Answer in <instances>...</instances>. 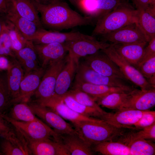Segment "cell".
<instances>
[{"mask_svg":"<svg viewBox=\"0 0 155 155\" xmlns=\"http://www.w3.org/2000/svg\"><path fill=\"white\" fill-rule=\"evenodd\" d=\"M77 66L72 55L68 53L66 63L58 76L54 92L51 98H61L68 91Z\"/></svg>","mask_w":155,"mask_h":155,"instance_id":"e0dca14e","label":"cell"},{"mask_svg":"<svg viewBox=\"0 0 155 155\" xmlns=\"http://www.w3.org/2000/svg\"><path fill=\"white\" fill-rule=\"evenodd\" d=\"M8 22L5 16L0 15V37L7 30L10 28Z\"/></svg>","mask_w":155,"mask_h":155,"instance_id":"bcb514c9","label":"cell"},{"mask_svg":"<svg viewBox=\"0 0 155 155\" xmlns=\"http://www.w3.org/2000/svg\"><path fill=\"white\" fill-rule=\"evenodd\" d=\"M125 1L111 12L96 20L92 36H102L137 22V9Z\"/></svg>","mask_w":155,"mask_h":155,"instance_id":"3957f363","label":"cell"},{"mask_svg":"<svg viewBox=\"0 0 155 155\" xmlns=\"http://www.w3.org/2000/svg\"><path fill=\"white\" fill-rule=\"evenodd\" d=\"M129 92L112 93L98 100L96 102L102 107L118 110L124 102Z\"/></svg>","mask_w":155,"mask_h":155,"instance_id":"d6a6232c","label":"cell"},{"mask_svg":"<svg viewBox=\"0 0 155 155\" xmlns=\"http://www.w3.org/2000/svg\"><path fill=\"white\" fill-rule=\"evenodd\" d=\"M5 114L13 119L19 121L29 122L38 119L28 104L25 102L13 104L8 114Z\"/></svg>","mask_w":155,"mask_h":155,"instance_id":"1f68e13d","label":"cell"},{"mask_svg":"<svg viewBox=\"0 0 155 155\" xmlns=\"http://www.w3.org/2000/svg\"><path fill=\"white\" fill-rule=\"evenodd\" d=\"M14 5L20 16L34 23L38 29L44 28L38 11L30 0H14Z\"/></svg>","mask_w":155,"mask_h":155,"instance_id":"f1b7e54d","label":"cell"},{"mask_svg":"<svg viewBox=\"0 0 155 155\" xmlns=\"http://www.w3.org/2000/svg\"><path fill=\"white\" fill-rule=\"evenodd\" d=\"M59 142L70 155L94 154L92 147L76 133L59 135Z\"/></svg>","mask_w":155,"mask_h":155,"instance_id":"ffe728a7","label":"cell"},{"mask_svg":"<svg viewBox=\"0 0 155 155\" xmlns=\"http://www.w3.org/2000/svg\"><path fill=\"white\" fill-rule=\"evenodd\" d=\"M117 141L127 146L129 148L131 155H155V144L150 140L142 139H131L120 137Z\"/></svg>","mask_w":155,"mask_h":155,"instance_id":"4316f807","label":"cell"},{"mask_svg":"<svg viewBox=\"0 0 155 155\" xmlns=\"http://www.w3.org/2000/svg\"><path fill=\"white\" fill-rule=\"evenodd\" d=\"M6 70L9 90L11 98V104L19 96L20 86L24 72L20 63L16 58H11Z\"/></svg>","mask_w":155,"mask_h":155,"instance_id":"603a6c76","label":"cell"},{"mask_svg":"<svg viewBox=\"0 0 155 155\" xmlns=\"http://www.w3.org/2000/svg\"><path fill=\"white\" fill-rule=\"evenodd\" d=\"M14 4V0H0V15L5 16Z\"/></svg>","mask_w":155,"mask_h":155,"instance_id":"ee69618b","label":"cell"},{"mask_svg":"<svg viewBox=\"0 0 155 155\" xmlns=\"http://www.w3.org/2000/svg\"><path fill=\"white\" fill-rule=\"evenodd\" d=\"M10 30L9 28L0 37V56L16 58L12 48Z\"/></svg>","mask_w":155,"mask_h":155,"instance_id":"74e56055","label":"cell"},{"mask_svg":"<svg viewBox=\"0 0 155 155\" xmlns=\"http://www.w3.org/2000/svg\"><path fill=\"white\" fill-rule=\"evenodd\" d=\"M24 138L31 155H70L60 142L51 140L36 141Z\"/></svg>","mask_w":155,"mask_h":155,"instance_id":"ac0fdd59","label":"cell"},{"mask_svg":"<svg viewBox=\"0 0 155 155\" xmlns=\"http://www.w3.org/2000/svg\"><path fill=\"white\" fill-rule=\"evenodd\" d=\"M9 34L13 51L20 50L25 45L28 40L24 38L14 26L10 30Z\"/></svg>","mask_w":155,"mask_h":155,"instance_id":"f35d334b","label":"cell"},{"mask_svg":"<svg viewBox=\"0 0 155 155\" xmlns=\"http://www.w3.org/2000/svg\"><path fill=\"white\" fill-rule=\"evenodd\" d=\"M148 42L147 46L145 48L142 57L137 67V69L144 62L155 56V37L151 39Z\"/></svg>","mask_w":155,"mask_h":155,"instance_id":"b9f144b4","label":"cell"},{"mask_svg":"<svg viewBox=\"0 0 155 155\" xmlns=\"http://www.w3.org/2000/svg\"><path fill=\"white\" fill-rule=\"evenodd\" d=\"M1 117L16 128L23 137L34 141L51 140L59 142V135L42 121L24 122L13 119L5 114Z\"/></svg>","mask_w":155,"mask_h":155,"instance_id":"277c9868","label":"cell"},{"mask_svg":"<svg viewBox=\"0 0 155 155\" xmlns=\"http://www.w3.org/2000/svg\"><path fill=\"white\" fill-rule=\"evenodd\" d=\"M137 69L147 80L155 75V56L144 62Z\"/></svg>","mask_w":155,"mask_h":155,"instance_id":"ab89813d","label":"cell"},{"mask_svg":"<svg viewBox=\"0 0 155 155\" xmlns=\"http://www.w3.org/2000/svg\"><path fill=\"white\" fill-rule=\"evenodd\" d=\"M147 81L150 85L153 87L155 88V75L152 76Z\"/></svg>","mask_w":155,"mask_h":155,"instance_id":"681fc988","label":"cell"},{"mask_svg":"<svg viewBox=\"0 0 155 155\" xmlns=\"http://www.w3.org/2000/svg\"><path fill=\"white\" fill-rule=\"evenodd\" d=\"M34 114L40 118L59 135L76 132L73 126L66 122L51 108L36 102L27 103Z\"/></svg>","mask_w":155,"mask_h":155,"instance_id":"52a82bcc","label":"cell"},{"mask_svg":"<svg viewBox=\"0 0 155 155\" xmlns=\"http://www.w3.org/2000/svg\"><path fill=\"white\" fill-rule=\"evenodd\" d=\"M6 19L17 29L26 40L39 29L34 23L20 16L15 5L5 15Z\"/></svg>","mask_w":155,"mask_h":155,"instance_id":"484cf974","label":"cell"},{"mask_svg":"<svg viewBox=\"0 0 155 155\" xmlns=\"http://www.w3.org/2000/svg\"><path fill=\"white\" fill-rule=\"evenodd\" d=\"M66 94L71 96L81 104L94 108L104 114L107 113L100 108L92 97L84 92L72 89L68 91Z\"/></svg>","mask_w":155,"mask_h":155,"instance_id":"e575fe53","label":"cell"},{"mask_svg":"<svg viewBox=\"0 0 155 155\" xmlns=\"http://www.w3.org/2000/svg\"><path fill=\"white\" fill-rule=\"evenodd\" d=\"M40 104L51 108L63 119L70 121L72 124L83 121H98L102 120L86 117L76 112L68 106L60 98H51L46 102Z\"/></svg>","mask_w":155,"mask_h":155,"instance_id":"7402d4cb","label":"cell"},{"mask_svg":"<svg viewBox=\"0 0 155 155\" xmlns=\"http://www.w3.org/2000/svg\"><path fill=\"white\" fill-rule=\"evenodd\" d=\"M0 150L1 155H31L25 138L17 129L9 138H3L0 143Z\"/></svg>","mask_w":155,"mask_h":155,"instance_id":"44dd1931","label":"cell"},{"mask_svg":"<svg viewBox=\"0 0 155 155\" xmlns=\"http://www.w3.org/2000/svg\"><path fill=\"white\" fill-rule=\"evenodd\" d=\"M121 137L128 139H155V123L145 127L139 131L126 132Z\"/></svg>","mask_w":155,"mask_h":155,"instance_id":"8d00e7d4","label":"cell"},{"mask_svg":"<svg viewBox=\"0 0 155 155\" xmlns=\"http://www.w3.org/2000/svg\"><path fill=\"white\" fill-rule=\"evenodd\" d=\"M0 155H1V151H0Z\"/></svg>","mask_w":155,"mask_h":155,"instance_id":"816d5d0a","label":"cell"},{"mask_svg":"<svg viewBox=\"0 0 155 155\" xmlns=\"http://www.w3.org/2000/svg\"><path fill=\"white\" fill-rule=\"evenodd\" d=\"M115 113L107 112L103 116L102 120L118 127L133 129V125L147 111L121 108Z\"/></svg>","mask_w":155,"mask_h":155,"instance_id":"5bb4252c","label":"cell"},{"mask_svg":"<svg viewBox=\"0 0 155 155\" xmlns=\"http://www.w3.org/2000/svg\"><path fill=\"white\" fill-rule=\"evenodd\" d=\"M13 51L16 58L24 69V75L41 67L39 66L34 44L31 41L28 40L24 47L20 50Z\"/></svg>","mask_w":155,"mask_h":155,"instance_id":"cb8c5ba5","label":"cell"},{"mask_svg":"<svg viewBox=\"0 0 155 155\" xmlns=\"http://www.w3.org/2000/svg\"><path fill=\"white\" fill-rule=\"evenodd\" d=\"M84 58V62L91 68L100 74L121 78L129 82L119 67L101 50Z\"/></svg>","mask_w":155,"mask_h":155,"instance_id":"30bf717a","label":"cell"},{"mask_svg":"<svg viewBox=\"0 0 155 155\" xmlns=\"http://www.w3.org/2000/svg\"><path fill=\"white\" fill-rule=\"evenodd\" d=\"M72 4L78 8L81 0H68Z\"/></svg>","mask_w":155,"mask_h":155,"instance_id":"f907efd6","label":"cell"},{"mask_svg":"<svg viewBox=\"0 0 155 155\" xmlns=\"http://www.w3.org/2000/svg\"><path fill=\"white\" fill-rule=\"evenodd\" d=\"M68 53L72 55L77 65L82 57L93 55L110 46L103 41H99L94 36L70 41L65 42Z\"/></svg>","mask_w":155,"mask_h":155,"instance_id":"9c48e42d","label":"cell"},{"mask_svg":"<svg viewBox=\"0 0 155 155\" xmlns=\"http://www.w3.org/2000/svg\"><path fill=\"white\" fill-rule=\"evenodd\" d=\"M67 56L51 63L48 66L40 84L33 94L36 98L34 102L42 104L51 98L54 94L58 76L66 62Z\"/></svg>","mask_w":155,"mask_h":155,"instance_id":"5b68a950","label":"cell"},{"mask_svg":"<svg viewBox=\"0 0 155 155\" xmlns=\"http://www.w3.org/2000/svg\"><path fill=\"white\" fill-rule=\"evenodd\" d=\"M59 98L61 100L70 108L86 117L101 120L104 115L94 108L80 104L71 96L66 94Z\"/></svg>","mask_w":155,"mask_h":155,"instance_id":"4dcf8cb0","label":"cell"},{"mask_svg":"<svg viewBox=\"0 0 155 155\" xmlns=\"http://www.w3.org/2000/svg\"><path fill=\"white\" fill-rule=\"evenodd\" d=\"M72 124L76 133L92 147L104 141H117L128 129L117 127L102 120L83 121Z\"/></svg>","mask_w":155,"mask_h":155,"instance_id":"7a4b0ae2","label":"cell"},{"mask_svg":"<svg viewBox=\"0 0 155 155\" xmlns=\"http://www.w3.org/2000/svg\"><path fill=\"white\" fill-rule=\"evenodd\" d=\"M94 152L103 155H131L129 147L118 141H106L92 147Z\"/></svg>","mask_w":155,"mask_h":155,"instance_id":"83f0119b","label":"cell"},{"mask_svg":"<svg viewBox=\"0 0 155 155\" xmlns=\"http://www.w3.org/2000/svg\"><path fill=\"white\" fill-rule=\"evenodd\" d=\"M155 123V111H147L133 125L135 129H141Z\"/></svg>","mask_w":155,"mask_h":155,"instance_id":"60d3db41","label":"cell"},{"mask_svg":"<svg viewBox=\"0 0 155 155\" xmlns=\"http://www.w3.org/2000/svg\"><path fill=\"white\" fill-rule=\"evenodd\" d=\"M126 0H95L93 17L98 18L111 12Z\"/></svg>","mask_w":155,"mask_h":155,"instance_id":"d590c367","label":"cell"},{"mask_svg":"<svg viewBox=\"0 0 155 155\" xmlns=\"http://www.w3.org/2000/svg\"><path fill=\"white\" fill-rule=\"evenodd\" d=\"M11 125L6 120L0 116V137L8 139L15 132Z\"/></svg>","mask_w":155,"mask_h":155,"instance_id":"7bdbcfd3","label":"cell"},{"mask_svg":"<svg viewBox=\"0 0 155 155\" xmlns=\"http://www.w3.org/2000/svg\"><path fill=\"white\" fill-rule=\"evenodd\" d=\"M45 69L41 67L24 75L20 84L19 96L12 104L30 102L31 97L40 84Z\"/></svg>","mask_w":155,"mask_h":155,"instance_id":"2e32d148","label":"cell"},{"mask_svg":"<svg viewBox=\"0 0 155 155\" xmlns=\"http://www.w3.org/2000/svg\"><path fill=\"white\" fill-rule=\"evenodd\" d=\"M119 67L129 82L139 87L142 90L155 88L148 83L139 70L122 57L111 45L101 50Z\"/></svg>","mask_w":155,"mask_h":155,"instance_id":"ba28073f","label":"cell"},{"mask_svg":"<svg viewBox=\"0 0 155 155\" xmlns=\"http://www.w3.org/2000/svg\"><path fill=\"white\" fill-rule=\"evenodd\" d=\"M40 15L44 28L59 31L92 24L94 20L91 16H83L72 9L65 1H61L47 5L30 0Z\"/></svg>","mask_w":155,"mask_h":155,"instance_id":"6da1fadb","label":"cell"},{"mask_svg":"<svg viewBox=\"0 0 155 155\" xmlns=\"http://www.w3.org/2000/svg\"><path fill=\"white\" fill-rule=\"evenodd\" d=\"M72 89L86 93L96 102L112 93L129 92L132 90L119 87L93 84L75 80Z\"/></svg>","mask_w":155,"mask_h":155,"instance_id":"d6986e66","label":"cell"},{"mask_svg":"<svg viewBox=\"0 0 155 155\" xmlns=\"http://www.w3.org/2000/svg\"><path fill=\"white\" fill-rule=\"evenodd\" d=\"M137 23L144 34L148 42L155 37V17L145 10L136 9Z\"/></svg>","mask_w":155,"mask_h":155,"instance_id":"f546056e","label":"cell"},{"mask_svg":"<svg viewBox=\"0 0 155 155\" xmlns=\"http://www.w3.org/2000/svg\"><path fill=\"white\" fill-rule=\"evenodd\" d=\"M90 36L79 31L61 32L41 28L38 29L27 40L31 41L34 44L64 43L70 41L87 38Z\"/></svg>","mask_w":155,"mask_h":155,"instance_id":"7c38bea8","label":"cell"},{"mask_svg":"<svg viewBox=\"0 0 155 155\" xmlns=\"http://www.w3.org/2000/svg\"><path fill=\"white\" fill-rule=\"evenodd\" d=\"M34 44L41 67L45 69L51 63L65 57L68 52L65 42Z\"/></svg>","mask_w":155,"mask_h":155,"instance_id":"9a60e30c","label":"cell"},{"mask_svg":"<svg viewBox=\"0 0 155 155\" xmlns=\"http://www.w3.org/2000/svg\"><path fill=\"white\" fill-rule=\"evenodd\" d=\"M41 4L47 5L63 0H32Z\"/></svg>","mask_w":155,"mask_h":155,"instance_id":"c3c4849f","label":"cell"},{"mask_svg":"<svg viewBox=\"0 0 155 155\" xmlns=\"http://www.w3.org/2000/svg\"><path fill=\"white\" fill-rule=\"evenodd\" d=\"M147 42L129 44H111L117 52L125 60L137 69L143 55Z\"/></svg>","mask_w":155,"mask_h":155,"instance_id":"d4e9b609","label":"cell"},{"mask_svg":"<svg viewBox=\"0 0 155 155\" xmlns=\"http://www.w3.org/2000/svg\"><path fill=\"white\" fill-rule=\"evenodd\" d=\"M102 36V41L109 42L113 44L148 42L146 37L137 22L128 25Z\"/></svg>","mask_w":155,"mask_h":155,"instance_id":"8fae6325","label":"cell"},{"mask_svg":"<svg viewBox=\"0 0 155 155\" xmlns=\"http://www.w3.org/2000/svg\"><path fill=\"white\" fill-rule=\"evenodd\" d=\"M136 9H147L151 5L155 4V0H131Z\"/></svg>","mask_w":155,"mask_h":155,"instance_id":"f6af8a7d","label":"cell"},{"mask_svg":"<svg viewBox=\"0 0 155 155\" xmlns=\"http://www.w3.org/2000/svg\"><path fill=\"white\" fill-rule=\"evenodd\" d=\"M7 80V71H0V114H5L11 104Z\"/></svg>","mask_w":155,"mask_h":155,"instance_id":"836d02e7","label":"cell"},{"mask_svg":"<svg viewBox=\"0 0 155 155\" xmlns=\"http://www.w3.org/2000/svg\"><path fill=\"white\" fill-rule=\"evenodd\" d=\"M75 80L93 84L120 87L130 90L134 88L129 82L121 78L102 75L89 67L84 62L77 66Z\"/></svg>","mask_w":155,"mask_h":155,"instance_id":"8992f818","label":"cell"},{"mask_svg":"<svg viewBox=\"0 0 155 155\" xmlns=\"http://www.w3.org/2000/svg\"><path fill=\"white\" fill-rule=\"evenodd\" d=\"M155 105V88L142 90L134 88L130 92L121 108L148 111Z\"/></svg>","mask_w":155,"mask_h":155,"instance_id":"4fadbf2b","label":"cell"},{"mask_svg":"<svg viewBox=\"0 0 155 155\" xmlns=\"http://www.w3.org/2000/svg\"><path fill=\"white\" fill-rule=\"evenodd\" d=\"M10 61L6 57L0 56V71H6L9 64Z\"/></svg>","mask_w":155,"mask_h":155,"instance_id":"7dc6e473","label":"cell"}]
</instances>
